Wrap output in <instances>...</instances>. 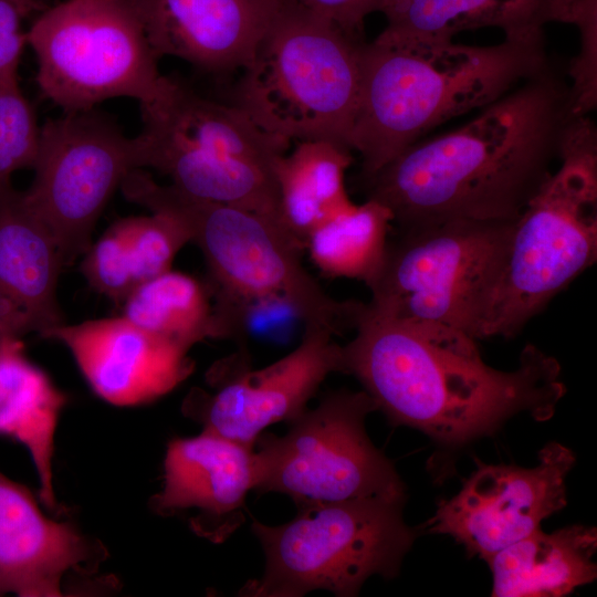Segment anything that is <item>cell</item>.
<instances>
[{
  "mask_svg": "<svg viewBox=\"0 0 597 597\" xmlns=\"http://www.w3.org/2000/svg\"><path fill=\"white\" fill-rule=\"evenodd\" d=\"M515 222L452 220L395 232L367 284L368 306L454 327L476 339Z\"/></svg>",
  "mask_w": 597,
  "mask_h": 597,
  "instance_id": "cell-9",
  "label": "cell"
},
{
  "mask_svg": "<svg viewBox=\"0 0 597 597\" xmlns=\"http://www.w3.org/2000/svg\"><path fill=\"white\" fill-rule=\"evenodd\" d=\"M597 531L572 525L541 528L496 552L489 564L493 597H561L597 577Z\"/></svg>",
  "mask_w": 597,
  "mask_h": 597,
  "instance_id": "cell-21",
  "label": "cell"
},
{
  "mask_svg": "<svg viewBox=\"0 0 597 597\" xmlns=\"http://www.w3.org/2000/svg\"><path fill=\"white\" fill-rule=\"evenodd\" d=\"M81 271L90 286L115 303H122L137 285L130 251L117 221L91 243Z\"/></svg>",
  "mask_w": 597,
  "mask_h": 597,
  "instance_id": "cell-28",
  "label": "cell"
},
{
  "mask_svg": "<svg viewBox=\"0 0 597 597\" xmlns=\"http://www.w3.org/2000/svg\"><path fill=\"white\" fill-rule=\"evenodd\" d=\"M116 221L130 251L137 285L170 270L177 253L190 242L182 224L164 213Z\"/></svg>",
  "mask_w": 597,
  "mask_h": 597,
  "instance_id": "cell-26",
  "label": "cell"
},
{
  "mask_svg": "<svg viewBox=\"0 0 597 597\" xmlns=\"http://www.w3.org/2000/svg\"><path fill=\"white\" fill-rule=\"evenodd\" d=\"M391 223L386 207L366 199L313 229L304 249L325 275L356 279L367 285L381 264Z\"/></svg>",
  "mask_w": 597,
  "mask_h": 597,
  "instance_id": "cell-25",
  "label": "cell"
},
{
  "mask_svg": "<svg viewBox=\"0 0 597 597\" xmlns=\"http://www.w3.org/2000/svg\"><path fill=\"white\" fill-rule=\"evenodd\" d=\"M376 410L364 389L329 391L316 408L290 420L284 436L261 433L254 490L285 494L296 506L368 498L405 501L404 482L365 430L366 417Z\"/></svg>",
  "mask_w": 597,
  "mask_h": 597,
  "instance_id": "cell-11",
  "label": "cell"
},
{
  "mask_svg": "<svg viewBox=\"0 0 597 597\" xmlns=\"http://www.w3.org/2000/svg\"><path fill=\"white\" fill-rule=\"evenodd\" d=\"M67 398L25 355L22 338L0 337V436L29 451L41 502L57 511L53 489L54 434Z\"/></svg>",
  "mask_w": 597,
  "mask_h": 597,
  "instance_id": "cell-22",
  "label": "cell"
},
{
  "mask_svg": "<svg viewBox=\"0 0 597 597\" xmlns=\"http://www.w3.org/2000/svg\"><path fill=\"white\" fill-rule=\"evenodd\" d=\"M41 336L67 347L91 388L114 406L151 402L180 385L195 367L189 348L123 315L63 323Z\"/></svg>",
  "mask_w": 597,
  "mask_h": 597,
  "instance_id": "cell-15",
  "label": "cell"
},
{
  "mask_svg": "<svg viewBox=\"0 0 597 597\" xmlns=\"http://www.w3.org/2000/svg\"><path fill=\"white\" fill-rule=\"evenodd\" d=\"M9 1L14 3L23 15L34 10L40 9V6L35 0H9Z\"/></svg>",
  "mask_w": 597,
  "mask_h": 597,
  "instance_id": "cell-31",
  "label": "cell"
},
{
  "mask_svg": "<svg viewBox=\"0 0 597 597\" xmlns=\"http://www.w3.org/2000/svg\"><path fill=\"white\" fill-rule=\"evenodd\" d=\"M140 107L139 168L168 177L193 198L281 220L274 165L289 142L261 129L237 106L208 100L171 77Z\"/></svg>",
  "mask_w": 597,
  "mask_h": 597,
  "instance_id": "cell-7",
  "label": "cell"
},
{
  "mask_svg": "<svg viewBox=\"0 0 597 597\" xmlns=\"http://www.w3.org/2000/svg\"><path fill=\"white\" fill-rule=\"evenodd\" d=\"M468 333L379 313L365 304L354 338L342 346L354 375L394 425L408 426L444 448L495 432L526 412L554 415L565 394L558 362L526 345L517 368L495 369Z\"/></svg>",
  "mask_w": 597,
  "mask_h": 597,
  "instance_id": "cell-2",
  "label": "cell"
},
{
  "mask_svg": "<svg viewBox=\"0 0 597 597\" xmlns=\"http://www.w3.org/2000/svg\"><path fill=\"white\" fill-rule=\"evenodd\" d=\"M364 41L289 0L238 81L232 105L284 139L349 148Z\"/></svg>",
  "mask_w": 597,
  "mask_h": 597,
  "instance_id": "cell-5",
  "label": "cell"
},
{
  "mask_svg": "<svg viewBox=\"0 0 597 597\" xmlns=\"http://www.w3.org/2000/svg\"><path fill=\"white\" fill-rule=\"evenodd\" d=\"M352 163V150L327 140L297 142L275 161L280 218L303 247L313 229L353 205L345 187Z\"/></svg>",
  "mask_w": 597,
  "mask_h": 597,
  "instance_id": "cell-23",
  "label": "cell"
},
{
  "mask_svg": "<svg viewBox=\"0 0 597 597\" xmlns=\"http://www.w3.org/2000/svg\"><path fill=\"white\" fill-rule=\"evenodd\" d=\"M63 260L52 234L12 185L0 189V337L40 336L64 323Z\"/></svg>",
  "mask_w": 597,
  "mask_h": 597,
  "instance_id": "cell-19",
  "label": "cell"
},
{
  "mask_svg": "<svg viewBox=\"0 0 597 597\" xmlns=\"http://www.w3.org/2000/svg\"><path fill=\"white\" fill-rule=\"evenodd\" d=\"M42 95L64 113L115 97L157 98L168 76L127 0H66L27 32Z\"/></svg>",
  "mask_w": 597,
  "mask_h": 597,
  "instance_id": "cell-10",
  "label": "cell"
},
{
  "mask_svg": "<svg viewBox=\"0 0 597 597\" xmlns=\"http://www.w3.org/2000/svg\"><path fill=\"white\" fill-rule=\"evenodd\" d=\"M579 0H379L383 43L447 42L463 31L499 28L505 36L542 31L548 22L575 24Z\"/></svg>",
  "mask_w": 597,
  "mask_h": 597,
  "instance_id": "cell-20",
  "label": "cell"
},
{
  "mask_svg": "<svg viewBox=\"0 0 597 597\" xmlns=\"http://www.w3.org/2000/svg\"><path fill=\"white\" fill-rule=\"evenodd\" d=\"M106 556L101 542L45 516L24 485L0 472V596H63L69 573L95 574Z\"/></svg>",
  "mask_w": 597,
  "mask_h": 597,
  "instance_id": "cell-18",
  "label": "cell"
},
{
  "mask_svg": "<svg viewBox=\"0 0 597 597\" xmlns=\"http://www.w3.org/2000/svg\"><path fill=\"white\" fill-rule=\"evenodd\" d=\"M322 17L343 31L362 38L366 17L377 12L379 0H289Z\"/></svg>",
  "mask_w": 597,
  "mask_h": 597,
  "instance_id": "cell-30",
  "label": "cell"
},
{
  "mask_svg": "<svg viewBox=\"0 0 597 597\" xmlns=\"http://www.w3.org/2000/svg\"><path fill=\"white\" fill-rule=\"evenodd\" d=\"M255 484L254 447L202 430L168 443L163 488L149 504L164 516L193 511L190 528L221 543L244 522L245 498Z\"/></svg>",
  "mask_w": 597,
  "mask_h": 597,
  "instance_id": "cell-16",
  "label": "cell"
},
{
  "mask_svg": "<svg viewBox=\"0 0 597 597\" xmlns=\"http://www.w3.org/2000/svg\"><path fill=\"white\" fill-rule=\"evenodd\" d=\"M574 463L573 451L558 442L545 444L533 468L476 460V470L455 495L438 504L426 530L451 536L470 557L486 561L565 507Z\"/></svg>",
  "mask_w": 597,
  "mask_h": 597,
  "instance_id": "cell-13",
  "label": "cell"
},
{
  "mask_svg": "<svg viewBox=\"0 0 597 597\" xmlns=\"http://www.w3.org/2000/svg\"><path fill=\"white\" fill-rule=\"evenodd\" d=\"M561 165L516 220L476 331L513 337L597 258V130L573 123Z\"/></svg>",
  "mask_w": 597,
  "mask_h": 597,
  "instance_id": "cell-6",
  "label": "cell"
},
{
  "mask_svg": "<svg viewBox=\"0 0 597 597\" xmlns=\"http://www.w3.org/2000/svg\"><path fill=\"white\" fill-rule=\"evenodd\" d=\"M119 189L150 212L170 216L205 258L214 300L286 301L304 325L339 335L355 329L365 303L325 292L302 262L304 247L276 218L201 200L160 185L145 169L132 170Z\"/></svg>",
  "mask_w": 597,
  "mask_h": 597,
  "instance_id": "cell-4",
  "label": "cell"
},
{
  "mask_svg": "<svg viewBox=\"0 0 597 597\" xmlns=\"http://www.w3.org/2000/svg\"><path fill=\"white\" fill-rule=\"evenodd\" d=\"M23 14L9 0H0V87L19 85L18 69L28 44L20 18Z\"/></svg>",
  "mask_w": 597,
  "mask_h": 597,
  "instance_id": "cell-29",
  "label": "cell"
},
{
  "mask_svg": "<svg viewBox=\"0 0 597 597\" xmlns=\"http://www.w3.org/2000/svg\"><path fill=\"white\" fill-rule=\"evenodd\" d=\"M39 137L34 109L19 85L0 87V189L13 172L33 167Z\"/></svg>",
  "mask_w": 597,
  "mask_h": 597,
  "instance_id": "cell-27",
  "label": "cell"
},
{
  "mask_svg": "<svg viewBox=\"0 0 597 597\" xmlns=\"http://www.w3.org/2000/svg\"><path fill=\"white\" fill-rule=\"evenodd\" d=\"M551 65L542 31L493 45L364 42L349 148L367 177L433 127L483 108Z\"/></svg>",
  "mask_w": 597,
  "mask_h": 597,
  "instance_id": "cell-3",
  "label": "cell"
},
{
  "mask_svg": "<svg viewBox=\"0 0 597 597\" xmlns=\"http://www.w3.org/2000/svg\"><path fill=\"white\" fill-rule=\"evenodd\" d=\"M578 115L551 64L461 127L416 142L362 177L395 232L452 220L516 221L552 174Z\"/></svg>",
  "mask_w": 597,
  "mask_h": 597,
  "instance_id": "cell-1",
  "label": "cell"
},
{
  "mask_svg": "<svg viewBox=\"0 0 597 597\" xmlns=\"http://www.w3.org/2000/svg\"><path fill=\"white\" fill-rule=\"evenodd\" d=\"M158 59L209 73L245 69L280 0H127Z\"/></svg>",
  "mask_w": 597,
  "mask_h": 597,
  "instance_id": "cell-17",
  "label": "cell"
},
{
  "mask_svg": "<svg viewBox=\"0 0 597 597\" xmlns=\"http://www.w3.org/2000/svg\"><path fill=\"white\" fill-rule=\"evenodd\" d=\"M404 503L368 498L302 504L294 519L274 526L252 517L265 567L238 595L301 597L323 589L353 597L374 575L397 576L418 534L402 519Z\"/></svg>",
  "mask_w": 597,
  "mask_h": 597,
  "instance_id": "cell-8",
  "label": "cell"
},
{
  "mask_svg": "<svg viewBox=\"0 0 597 597\" xmlns=\"http://www.w3.org/2000/svg\"><path fill=\"white\" fill-rule=\"evenodd\" d=\"M321 326L304 325L298 346L256 370L211 379L213 392L191 390L182 402L186 417L202 430L254 447L262 431L302 413L326 377L344 373L342 346Z\"/></svg>",
  "mask_w": 597,
  "mask_h": 597,
  "instance_id": "cell-14",
  "label": "cell"
},
{
  "mask_svg": "<svg viewBox=\"0 0 597 597\" xmlns=\"http://www.w3.org/2000/svg\"><path fill=\"white\" fill-rule=\"evenodd\" d=\"M123 316L189 349L221 337L211 286L171 269L136 285L123 302Z\"/></svg>",
  "mask_w": 597,
  "mask_h": 597,
  "instance_id": "cell-24",
  "label": "cell"
},
{
  "mask_svg": "<svg viewBox=\"0 0 597 597\" xmlns=\"http://www.w3.org/2000/svg\"><path fill=\"white\" fill-rule=\"evenodd\" d=\"M137 168V138L95 108L63 113L40 127L34 177L22 197L52 234L64 266L87 251L105 206Z\"/></svg>",
  "mask_w": 597,
  "mask_h": 597,
  "instance_id": "cell-12",
  "label": "cell"
}]
</instances>
